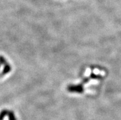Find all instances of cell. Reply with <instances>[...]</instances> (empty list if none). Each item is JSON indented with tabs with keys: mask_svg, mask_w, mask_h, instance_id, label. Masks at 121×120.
Instances as JSON below:
<instances>
[{
	"mask_svg": "<svg viewBox=\"0 0 121 120\" xmlns=\"http://www.w3.org/2000/svg\"><path fill=\"white\" fill-rule=\"evenodd\" d=\"M11 69H12V67H11V66L10 64H8V63H7V64H5L3 71H2L1 74V76H3V75H4L7 74H8L9 72H10L11 70Z\"/></svg>",
	"mask_w": 121,
	"mask_h": 120,
	"instance_id": "obj_1",
	"label": "cell"
},
{
	"mask_svg": "<svg viewBox=\"0 0 121 120\" xmlns=\"http://www.w3.org/2000/svg\"><path fill=\"white\" fill-rule=\"evenodd\" d=\"M8 118H9V120H17L15 114H14V113L12 111L8 110Z\"/></svg>",
	"mask_w": 121,
	"mask_h": 120,
	"instance_id": "obj_3",
	"label": "cell"
},
{
	"mask_svg": "<svg viewBox=\"0 0 121 120\" xmlns=\"http://www.w3.org/2000/svg\"><path fill=\"white\" fill-rule=\"evenodd\" d=\"M8 110L6 109L3 110L1 112H0V120H3L4 119L6 116H8Z\"/></svg>",
	"mask_w": 121,
	"mask_h": 120,
	"instance_id": "obj_2",
	"label": "cell"
},
{
	"mask_svg": "<svg viewBox=\"0 0 121 120\" xmlns=\"http://www.w3.org/2000/svg\"><path fill=\"white\" fill-rule=\"evenodd\" d=\"M0 67H1V64H0Z\"/></svg>",
	"mask_w": 121,
	"mask_h": 120,
	"instance_id": "obj_5",
	"label": "cell"
},
{
	"mask_svg": "<svg viewBox=\"0 0 121 120\" xmlns=\"http://www.w3.org/2000/svg\"><path fill=\"white\" fill-rule=\"evenodd\" d=\"M8 62H7V61H6V58L3 56H0V64L1 65H4V66L5 64H7Z\"/></svg>",
	"mask_w": 121,
	"mask_h": 120,
	"instance_id": "obj_4",
	"label": "cell"
}]
</instances>
